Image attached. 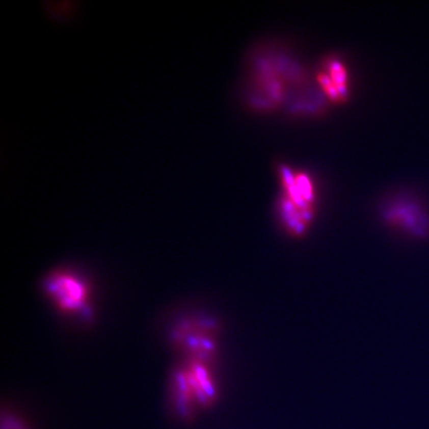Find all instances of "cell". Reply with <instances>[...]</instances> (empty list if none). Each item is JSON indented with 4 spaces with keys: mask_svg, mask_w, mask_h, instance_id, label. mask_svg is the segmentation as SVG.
Returning a JSON list of instances; mask_svg holds the SVG:
<instances>
[{
    "mask_svg": "<svg viewBox=\"0 0 429 429\" xmlns=\"http://www.w3.org/2000/svg\"><path fill=\"white\" fill-rule=\"evenodd\" d=\"M380 214L391 230L414 239H428V208L417 197L405 192L388 196L381 204Z\"/></svg>",
    "mask_w": 429,
    "mask_h": 429,
    "instance_id": "cell-3",
    "label": "cell"
},
{
    "mask_svg": "<svg viewBox=\"0 0 429 429\" xmlns=\"http://www.w3.org/2000/svg\"><path fill=\"white\" fill-rule=\"evenodd\" d=\"M314 81V75L288 53L258 47L248 61L244 99L254 112H274L285 109L293 97Z\"/></svg>",
    "mask_w": 429,
    "mask_h": 429,
    "instance_id": "cell-1",
    "label": "cell"
},
{
    "mask_svg": "<svg viewBox=\"0 0 429 429\" xmlns=\"http://www.w3.org/2000/svg\"><path fill=\"white\" fill-rule=\"evenodd\" d=\"M43 287L60 311L84 319L91 317V288L78 273L67 270L53 272L45 278Z\"/></svg>",
    "mask_w": 429,
    "mask_h": 429,
    "instance_id": "cell-4",
    "label": "cell"
},
{
    "mask_svg": "<svg viewBox=\"0 0 429 429\" xmlns=\"http://www.w3.org/2000/svg\"><path fill=\"white\" fill-rule=\"evenodd\" d=\"M219 327L212 318L190 317L179 322L171 334L172 342L187 360L214 364Z\"/></svg>",
    "mask_w": 429,
    "mask_h": 429,
    "instance_id": "cell-5",
    "label": "cell"
},
{
    "mask_svg": "<svg viewBox=\"0 0 429 429\" xmlns=\"http://www.w3.org/2000/svg\"><path fill=\"white\" fill-rule=\"evenodd\" d=\"M172 395L182 415H191L198 408L213 406L218 397V383L214 364L185 360L177 367L171 381Z\"/></svg>",
    "mask_w": 429,
    "mask_h": 429,
    "instance_id": "cell-2",
    "label": "cell"
},
{
    "mask_svg": "<svg viewBox=\"0 0 429 429\" xmlns=\"http://www.w3.org/2000/svg\"><path fill=\"white\" fill-rule=\"evenodd\" d=\"M313 75L331 104H343L349 101L352 93L351 72L342 56L326 55L321 59Z\"/></svg>",
    "mask_w": 429,
    "mask_h": 429,
    "instance_id": "cell-7",
    "label": "cell"
},
{
    "mask_svg": "<svg viewBox=\"0 0 429 429\" xmlns=\"http://www.w3.org/2000/svg\"><path fill=\"white\" fill-rule=\"evenodd\" d=\"M279 198L308 214H317L319 189L313 176L285 163L277 166Z\"/></svg>",
    "mask_w": 429,
    "mask_h": 429,
    "instance_id": "cell-6",
    "label": "cell"
}]
</instances>
